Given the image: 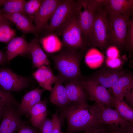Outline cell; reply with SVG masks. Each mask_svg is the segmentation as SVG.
Here are the masks:
<instances>
[{"mask_svg":"<svg viewBox=\"0 0 133 133\" xmlns=\"http://www.w3.org/2000/svg\"><path fill=\"white\" fill-rule=\"evenodd\" d=\"M58 117L62 125L65 119L67 127L65 133H75L93 130L100 124V107L96 103H72L60 110Z\"/></svg>","mask_w":133,"mask_h":133,"instance_id":"cell-1","label":"cell"},{"mask_svg":"<svg viewBox=\"0 0 133 133\" xmlns=\"http://www.w3.org/2000/svg\"><path fill=\"white\" fill-rule=\"evenodd\" d=\"M82 54L77 50L65 48L51 57L58 74L63 83L80 80L83 76L80 68Z\"/></svg>","mask_w":133,"mask_h":133,"instance_id":"cell-2","label":"cell"},{"mask_svg":"<svg viewBox=\"0 0 133 133\" xmlns=\"http://www.w3.org/2000/svg\"><path fill=\"white\" fill-rule=\"evenodd\" d=\"M56 31L62 35L65 48L75 50L84 48L85 44L76 12Z\"/></svg>","mask_w":133,"mask_h":133,"instance_id":"cell-3","label":"cell"},{"mask_svg":"<svg viewBox=\"0 0 133 133\" xmlns=\"http://www.w3.org/2000/svg\"><path fill=\"white\" fill-rule=\"evenodd\" d=\"M98 5L88 38L94 45L103 50L109 42V21L107 12L102 7Z\"/></svg>","mask_w":133,"mask_h":133,"instance_id":"cell-4","label":"cell"},{"mask_svg":"<svg viewBox=\"0 0 133 133\" xmlns=\"http://www.w3.org/2000/svg\"><path fill=\"white\" fill-rule=\"evenodd\" d=\"M109 15L108 42L118 47L122 48L125 46L128 24L129 19L120 14Z\"/></svg>","mask_w":133,"mask_h":133,"instance_id":"cell-5","label":"cell"},{"mask_svg":"<svg viewBox=\"0 0 133 133\" xmlns=\"http://www.w3.org/2000/svg\"><path fill=\"white\" fill-rule=\"evenodd\" d=\"M88 99L94 101L100 107H114L113 98L105 87L88 77L83 76L80 80Z\"/></svg>","mask_w":133,"mask_h":133,"instance_id":"cell-6","label":"cell"},{"mask_svg":"<svg viewBox=\"0 0 133 133\" xmlns=\"http://www.w3.org/2000/svg\"><path fill=\"white\" fill-rule=\"evenodd\" d=\"M76 14L82 35L86 39L93 23L98 5L95 0H76Z\"/></svg>","mask_w":133,"mask_h":133,"instance_id":"cell-7","label":"cell"},{"mask_svg":"<svg viewBox=\"0 0 133 133\" xmlns=\"http://www.w3.org/2000/svg\"><path fill=\"white\" fill-rule=\"evenodd\" d=\"M29 77L18 75L9 68H0V87L5 91L19 92L31 86Z\"/></svg>","mask_w":133,"mask_h":133,"instance_id":"cell-8","label":"cell"},{"mask_svg":"<svg viewBox=\"0 0 133 133\" xmlns=\"http://www.w3.org/2000/svg\"><path fill=\"white\" fill-rule=\"evenodd\" d=\"M76 0H61L45 29L51 33L60 28L76 11Z\"/></svg>","mask_w":133,"mask_h":133,"instance_id":"cell-9","label":"cell"},{"mask_svg":"<svg viewBox=\"0 0 133 133\" xmlns=\"http://www.w3.org/2000/svg\"><path fill=\"white\" fill-rule=\"evenodd\" d=\"M15 108L7 105L0 124V133H15L27 124Z\"/></svg>","mask_w":133,"mask_h":133,"instance_id":"cell-10","label":"cell"},{"mask_svg":"<svg viewBox=\"0 0 133 133\" xmlns=\"http://www.w3.org/2000/svg\"><path fill=\"white\" fill-rule=\"evenodd\" d=\"M60 0H43L38 11L33 17L38 34L47 26Z\"/></svg>","mask_w":133,"mask_h":133,"instance_id":"cell-11","label":"cell"},{"mask_svg":"<svg viewBox=\"0 0 133 133\" xmlns=\"http://www.w3.org/2000/svg\"><path fill=\"white\" fill-rule=\"evenodd\" d=\"M126 73L121 67L113 69L104 67L101 68L88 77L106 88H110Z\"/></svg>","mask_w":133,"mask_h":133,"instance_id":"cell-12","label":"cell"},{"mask_svg":"<svg viewBox=\"0 0 133 133\" xmlns=\"http://www.w3.org/2000/svg\"><path fill=\"white\" fill-rule=\"evenodd\" d=\"M97 3L103 7L108 14H117L129 18L132 15L133 0H96Z\"/></svg>","mask_w":133,"mask_h":133,"instance_id":"cell-13","label":"cell"},{"mask_svg":"<svg viewBox=\"0 0 133 133\" xmlns=\"http://www.w3.org/2000/svg\"><path fill=\"white\" fill-rule=\"evenodd\" d=\"M45 90L38 88L26 93L22 98L20 103L15 108L18 114L21 116L29 115L31 108L41 100L42 95Z\"/></svg>","mask_w":133,"mask_h":133,"instance_id":"cell-14","label":"cell"},{"mask_svg":"<svg viewBox=\"0 0 133 133\" xmlns=\"http://www.w3.org/2000/svg\"><path fill=\"white\" fill-rule=\"evenodd\" d=\"M57 79L50 91L49 102L58 107L60 109L69 105L73 102L68 99L65 86L58 75Z\"/></svg>","mask_w":133,"mask_h":133,"instance_id":"cell-15","label":"cell"},{"mask_svg":"<svg viewBox=\"0 0 133 133\" xmlns=\"http://www.w3.org/2000/svg\"><path fill=\"white\" fill-rule=\"evenodd\" d=\"M100 107L101 109L99 120L100 124L124 126L133 122H130L125 119L116 109L106 106H102Z\"/></svg>","mask_w":133,"mask_h":133,"instance_id":"cell-16","label":"cell"},{"mask_svg":"<svg viewBox=\"0 0 133 133\" xmlns=\"http://www.w3.org/2000/svg\"><path fill=\"white\" fill-rule=\"evenodd\" d=\"M5 18L13 22L22 32L31 33L37 35L36 28L33 24V19L20 13L2 14Z\"/></svg>","mask_w":133,"mask_h":133,"instance_id":"cell-17","label":"cell"},{"mask_svg":"<svg viewBox=\"0 0 133 133\" xmlns=\"http://www.w3.org/2000/svg\"><path fill=\"white\" fill-rule=\"evenodd\" d=\"M65 83L67 98L70 102L74 103L87 102V95L80 80L72 81Z\"/></svg>","mask_w":133,"mask_h":133,"instance_id":"cell-18","label":"cell"},{"mask_svg":"<svg viewBox=\"0 0 133 133\" xmlns=\"http://www.w3.org/2000/svg\"><path fill=\"white\" fill-rule=\"evenodd\" d=\"M34 78L39 85L45 90L50 91L52 84L57 79V76H55L50 65L42 66L33 73Z\"/></svg>","mask_w":133,"mask_h":133,"instance_id":"cell-19","label":"cell"},{"mask_svg":"<svg viewBox=\"0 0 133 133\" xmlns=\"http://www.w3.org/2000/svg\"><path fill=\"white\" fill-rule=\"evenodd\" d=\"M30 43L24 37H15L8 43L6 52L8 61L22 54H29Z\"/></svg>","mask_w":133,"mask_h":133,"instance_id":"cell-20","label":"cell"},{"mask_svg":"<svg viewBox=\"0 0 133 133\" xmlns=\"http://www.w3.org/2000/svg\"><path fill=\"white\" fill-rule=\"evenodd\" d=\"M133 78L132 74L126 73L110 88L112 96L124 99L125 96L133 89Z\"/></svg>","mask_w":133,"mask_h":133,"instance_id":"cell-21","label":"cell"},{"mask_svg":"<svg viewBox=\"0 0 133 133\" xmlns=\"http://www.w3.org/2000/svg\"><path fill=\"white\" fill-rule=\"evenodd\" d=\"M30 53L32 58V63L35 68L49 65L50 62L47 56L43 50L37 38L30 43Z\"/></svg>","mask_w":133,"mask_h":133,"instance_id":"cell-22","label":"cell"},{"mask_svg":"<svg viewBox=\"0 0 133 133\" xmlns=\"http://www.w3.org/2000/svg\"><path fill=\"white\" fill-rule=\"evenodd\" d=\"M48 101L44 99L35 105L29 112L30 121L33 126L39 129L43 121L47 117L48 110L47 106Z\"/></svg>","mask_w":133,"mask_h":133,"instance_id":"cell-23","label":"cell"},{"mask_svg":"<svg viewBox=\"0 0 133 133\" xmlns=\"http://www.w3.org/2000/svg\"><path fill=\"white\" fill-rule=\"evenodd\" d=\"M112 96L113 99L114 107L117 112L126 120L131 122H133L132 108L125 102L124 99H120Z\"/></svg>","mask_w":133,"mask_h":133,"instance_id":"cell-24","label":"cell"},{"mask_svg":"<svg viewBox=\"0 0 133 133\" xmlns=\"http://www.w3.org/2000/svg\"><path fill=\"white\" fill-rule=\"evenodd\" d=\"M40 41L44 50L49 53H53L60 50L63 45L57 36L53 34L43 38Z\"/></svg>","mask_w":133,"mask_h":133,"instance_id":"cell-25","label":"cell"},{"mask_svg":"<svg viewBox=\"0 0 133 133\" xmlns=\"http://www.w3.org/2000/svg\"><path fill=\"white\" fill-rule=\"evenodd\" d=\"M104 60L103 55L95 48L90 49L87 52L85 57L86 65L90 68L95 69L102 64Z\"/></svg>","mask_w":133,"mask_h":133,"instance_id":"cell-26","label":"cell"},{"mask_svg":"<svg viewBox=\"0 0 133 133\" xmlns=\"http://www.w3.org/2000/svg\"><path fill=\"white\" fill-rule=\"evenodd\" d=\"M9 20L0 16V42L8 43L16 36V32L10 26Z\"/></svg>","mask_w":133,"mask_h":133,"instance_id":"cell-27","label":"cell"},{"mask_svg":"<svg viewBox=\"0 0 133 133\" xmlns=\"http://www.w3.org/2000/svg\"><path fill=\"white\" fill-rule=\"evenodd\" d=\"M26 0H4L3 8L0 11L1 14L16 13H22Z\"/></svg>","mask_w":133,"mask_h":133,"instance_id":"cell-28","label":"cell"},{"mask_svg":"<svg viewBox=\"0 0 133 133\" xmlns=\"http://www.w3.org/2000/svg\"><path fill=\"white\" fill-rule=\"evenodd\" d=\"M43 0H30L25 1L22 14L32 18L40 9Z\"/></svg>","mask_w":133,"mask_h":133,"instance_id":"cell-29","label":"cell"},{"mask_svg":"<svg viewBox=\"0 0 133 133\" xmlns=\"http://www.w3.org/2000/svg\"><path fill=\"white\" fill-rule=\"evenodd\" d=\"M0 103L15 108L19 103L14 96L10 92L0 89Z\"/></svg>","mask_w":133,"mask_h":133,"instance_id":"cell-30","label":"cell"},{"mask_svg":"<svg viewBox=\"0 0 133 133\" xmlns=\"http://www.w3.org/2000/svg\"><path fill=\"white\" fill-rule=\"evenodd\" d=\"M130 52L132 53L133 49V19L129 20L126 36L125 46Z\"/></svg>","mask_w":133,"mask_h":133,"instance_id":"cell-31","label":"cell"},{"mask_svg":"<svg viewBox=\"0 0 133 133\" xmlns=\"http://www.w3.org/2000/svg\"><path fill=\"white\" fill-rule=\"evenodd\" d=\"M53 129L52 119L46 117L41 125L39 131L40 133H53Z\"/></svg>","mask_w":133,"mask_h":133,"instance_id":"cell-32","label":"cell"},{"mask_svg":"<svg viewBox=\"0 0 133 133\" xmlns=\"http://www.w3.org/2000/svg\"><path fill=\"white\" fill-rule=\"evenodd\" d=\"M58 111L55 114H51L53 124V133H64L61 130L62 126L58 117Z\"/></svg>","mask_w":133,"mask_h":133,"instance_id":"cell-33","label":"cell"},{"mask_svg":"<svg viewBox=\"0 0 133 133\" xmlns=\"http://www.w3.org/2000/svg\"><path fill=\"white\" fill-rule=\"evenodd\" d=\"M105 63L107 66L113 69L120 68L121 64V60L118 58L113 59L107 58L106 60Z\"/></svg>","mask_w":133,"mask_h":133,"instance_id":"cell-34","label":"cell"},{"mask_svg":"<svg viewBox=\"0 0 133 133\" xmlns=\"http://www.w3.org/2000/svg\"><path fill=\"white\" fill-rule=\"evenodd\" d=\"M119 52L117 48L115 46H111L107 49L106 54L107 58L113 59L118 58Z\"/></svg>","mask_w":133,"mask_h":133,"instance_id":"cell-35","label":"cell"},{"mask_svg":"<svg viewBox=\"0 0 133 133\" xmlns=\"http://www.w3.org/2000/svg\"><path fill=\"white\" fill-rule=\"evenodd\" d=\"M17 133H40L33 127L31 126L28 123L21 128Z\"/></svg>","mask_w":133,"mask_h":133,"instance_id":"cell-36","label":"cell"},{"mask_svg":"<svg viewBox=\"0 0 133 133\" xmlns=\"http://www.w3.org/2000/svg\"><path fill=\"white\" fill-rule=\"evenodd\" d=\"M94 133H112L108 125L100 124L94 129Z\"/></svg>","mask_w":133,"mask_h":133,"instance_id":"cell-37","label":"cell"},{"mask_svg":"<svg viewBox=\"0 0 133 133\" xmlns=\"http://www.w3.org/2000/svg\"><path fill=\"white\" fill-rule=\"evenodd\" d=\"M108 126L112 133H127V126H124L116 125Z\"/></svg>","mask_w":133,"mask_h":133,"instance_id":"cell-38","label":"cell"},{"mask_svg":"<svg viewBox=\"0 0 133 133\" xmlns=\"http://www.w3.org/2000/svg\"><path fill=\"white\" fill-rule=\"evenodd\" d=\"M125 102L131 108L133 107V90L132 89L130 92L125 97Z\"/></svg>","mask_w":133,"mask_h":133,"instance_id":"cell-39","label":"cell"},{"mask_svg":"<svg viewBox=\"0 0 133 133\" xmlns=\"http://www.w3.org/2000/svg\"><path fill=\"white\" fill-rule=\"evenodd\" d=\"M7 61L6 53L0 50V65L5 64Z\"/></svg>","mask_w":133,"mask_h":133,"instance_id":"cell-40","label":"cell"},{"mask_svg":"<svg viewBox=\"0 0 133 133\" xmlns=\"http://www.w3.org/2000/svg\"><path fill=\"white\" fill-rule=\"evenodd\" d=\"M7 106L4 104L0 103V120L3 116Z\"/></svg>","mask_w":133,"mask_h":133,"instance_id":"cell-41","label":"cell"},{"mask_svg":"<svg viewBox=\"0 0 133 133\" xmlns=\"http://www.w3.org/2000/svg\"><path fill=\"white\" fill-rule=\"evenodd\" d=\"M94 130L85 131L84 133H94Z\"/></svg>","mask_w":133,"mask_h":133,"instance_id":"cell-42","label":"cell"},{"mask_svg":"<svg viewBox=\"0 0 133 133\" xmlns=\"http://www.w3.org/2000/svg\"><path fill=\"white\" fill-rule=\"evenodd\" d=\"M4 0H0V7L3 5Z\"/></svg>","mask_w":133,"mask_h":133,"instance_id":"cell-43","label":"cell"},{"mask_svg":"<svg viewBox=\"0 0 133 133\" xmlns=\"http://www.w3.org/2000/svg\"><path fill=\"white\" fill-rule=\"evenodd\" d=\"M2 15L1 14L0 12V16Z\"/></svg>","mask_w":133,"mask_h":133,"instance_id":"cell-44","label":"cell"}]
</instances>
